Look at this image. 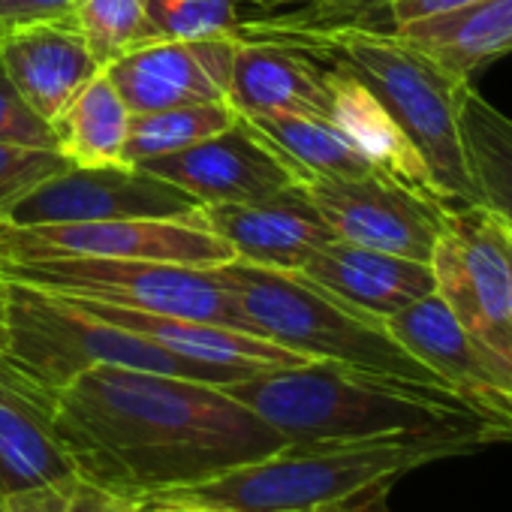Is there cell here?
Here are the masks:
<instances>
[{"label":"cell","mask_w":512,"mask_h":512,"mask_svg":"<svg viewBox=\"0 0 512 512\" xmlns=\"http://www.w3.org/2000/svg\"><path fill=\"white\" fill-rule=\"evenodd\" d=\"M49 416L79 473L142 503L287 446L223 386L118 365L49 395Z\"/></svg>","instance_id":"cell-1"},{"label":"cell","mask_w":512,"mask_h":512,"mask_svg":"<svg viewBox=\"0 0 512 512\" xmlns=\"http://www.w3.org/2000/svg\"><path fill=\"white\" fill-rule=\"evenodd\" d=\"M223 389L272 425L287 446H344L395 437L506 443L473 404L446 386L407 383L335 362L263 371Z\"/></svg>","instance_id":"cell-2"},{"label":"cell","mask_w":512,"mask_h":512,"mask_svg":"<svg viewBox=\"0 0 512 512\" xmlns=\"http://www.w3.org/2000/svg\"><path fill=\"white\" fill-rule=\"evenodd\" d=\"M476 449H482V443L470 437L284 446L266 458L151 500H187L223 512H362L377 509L407 473Z\"/></svg>","instance_id":"cell-3"},{"label":"cell","mask_w":512,"mask_h":512,"mask_svg":"<svg viewBox=\"0 0 512 512\" xmlns=\"http://www.w3.org/2000/svg\"><path fill=\"white\" fill-rule=\"evenodd\" d=\"M217 272L256 335L311 362H335L407 383L446 386L389 332L386 320L341 302L299 272L253 266L238 256L217 266Z\"/></svg>","instance_id":"cell-4"},{"label":"cell","mask_w":512,"mask_h":512,"mask_svg":"<svg viewBox=\"0 0 512 512\" xmlns=\"http://www.w3.org/2000/svg\"><path fill=\"white\" fill-rule=\"evenodd\" d=\"M323 43L392 112L425 157L446 202L452 208L479 205L461 142V106L473 82L410 46L395 31L350 25L332 31Z\"/></svg>","instance_id":"cell-5"},{"label":"cell","mask_w":512,"mask_h":512,"mask_svg":"<svg viewBox=\"0 0 512 512\" xmlns=\"http://www.w3.org/2000/svg\"><path fill=\"white\" fill-rule=\"evenodd\" d=\"M7 332L10 344L0 359L46 398L64 389L79 374L100 365L154 371L211 386L244 380L235 371L199 365L166 353L127 329L79 311L64 296L19 281H7Z\"/></svg>","instance_id":"cell-6"},{"label":"cell","mask_w":512,"mask_h":512,"mask_svg":"<svg viewBox=\"0 0 512 512\" xmlns=\"http://www.w3.org/2000/svg\"><path fill=\"white\" fill-rule=\"evenodd\" d=\"M0 278L58 296L253 332L217 266L202 269L106 256H0Z\"/></svg>","instance_id":"cell-7"},{"label":"cell","mask_w":512,"mask_h":512,"mask_svg":"<svg viewBox=\"0 0 512 512\" xmlns=\"http://www.w3.org/2000/svg\"><path fill=\"white\" fill-rule=\"evenodd\" d=\"M434 293L464 332L512 374L509 266L503 226L488 208H452L431 256Z\"/></svg>","instance_id":"cell-8"},{"label":"cell","mask_w":512,"mask_h":512,"mask_svg":"<svg viewBox=\"0 0 512 512\" xmlns=\"http://www.w3.org/2000/svg\"><path fill=\"white\" fill-rule=\"evenodd\" d=\"M0 256H106L211 269L235 260V250L205 220L130 217L28 229L0 226Z\"/></svg>","instance_id":"cell-9"},{"label":"cell","mask_w":512,"mask_h":512,"mask_svg":"<svg viewBox=\"0 0 512 512\" xmlns=\"http://www.w3.org/2000/svg\"><path fill=\"white\" fill-rule=\"evenodd\" d=\"M130 217H175L205 220L202 202L187 190L139 169L121 166H73L10 205L0 226L28 229L55 223H94V220H130Z\"/></svg>","instance_id":"cell-10"},{"label":"cell","mask_w":512,"mask_h":512,"mask_svg":"<svg viewBox=\"0 0 512 512\" xmlns=\"http://www.w3.org/2000/svg\"><path fill=\"white\" fill-rule=\"evenodd\" d=\"M305 190L338 241L431 263L452 205L383 175L308 178Z\"/></svg>","instance_id":"cell-11"},{"label":"cell","mask_w":512,"mask_h":512,"mask_svg":"<svg viewBox=\"0 0 512 512\" xmlns=\"http://www.w3.org/2000/svg\"><path fill=\"white\" fill-rule=\"evenodd\" d=\"M136 166L187 190L202 205L253 202L302 184L296 166L241 115L232 127L211 139Z\"/></svg>","instance_id":"cell-12"},{"label":"cell","mask_w":512,"mask_h":512,"mask_svg":"<svg viewBox=\"0 0 512 512\" xmlns=\"http://www.w3.org/2000/svg\"><path fill=\"white\" fill-rule=\"evenodd\" d=\"M389 332L512 443V374L491 359L437 293L386 320Z\"/></svg>","instance_id":"cell-13"},{"label":"cell","mask_w":512,"mask_h":512,"mask_svg":"<svg viewBox=\"0 0 512 512\" xmlns=\"http://www.w3.org/2000/svg\"><path fill=\"white\" fill-rule=\"evenodd\" d=\"M241 40H154L106 67V76L133 115L187 103L229 100Z\"/></svg>","instance_id":"cell-14"},{"label":"cell","mask_w":512,"mask_h":512,"mask_svg":"<svg viewBox=\"0 0 512 512\" xmlns=\"http://www.w3.org/2000/svg\"><path fill=\"white\" fill-rule=\"evenodd\" d=\"M202 217L238 260L278 272H299L323 244L335 241L305 184L253 202L202 205Z\"/></svg>","instance_id":"cell-15"},{"label":"cell","mask_w":512,"mask_h":512,"mask_svg":"<svg viewBox=\"0 0 512 512\" xmlns=\"http://www.w3.org/2000/svg\"><path fill=\"white\" fill-rule=\"evenodd\" d=\"M58 296V293H55ZM73 302L79 311L112 323L118 329H127L151 344H157L166 353H175L181 359L211 365V368H226L241 377H253L263 371H278V368H296L311 359L263 338L253 332L217 326V323H202V320H184V317H163V314H148V311H133V308H118V305H103L91 299H76L64 296Z\"/></svg>","instance_id":"cell-16"},{"label":"cell","mask_w":512,"mask_h":512,"mask_svg":"<svg viewBox=\"0 0 512 512\" xmlns=\"http://www.w3.org/2000/svg\"><path fill=\"white\" fill-rule=\"evenodd\" d=\"M0 64L22 100L52 127H58L79 91L106 70L91 55L73 16L0 34Z\"/></svg>","instance_id":"cell-17"},{"label":"cell","mask_w":512,"mask_h":512,"mask_svg":"<svg viewBox=\"0 0 512 512\" xmlns=\"http://www.w3.org/2000/svg\"><path fill=\"white\" fill-rule=\"evenodd\" d=\"M299 275L380 320H389L434 293L431 263L338 238L323 244L299 269Z\"/></svg>","instance_id":"cell-18"},{"label":"cell","mask_w":512,"mask_h":512,"mask_svg":"<svg viewBox=\"0 0 512 512\" xmlns=\"http://www.w3.org/2000/svg\"><path fill=\"white\" fill-rule=\"evenodd\" d=\"M329 121L350 139V145L389 181L416 190L422 196L446 202L425 157L380 103V97L344 64L326 70ZM449 205V202H446Z\"/></svg>","instance_id":"cell-19"},{"label":"cell","mask_w":512,"mask_h":512,"mask_svg":"<svg viewBox=\"0 0 512 512\" xmlns=\"http://www.w3.org/2000/svg\"><path fill=\"white\" fill-rule=\"evenodd\" d=\"M76 473L61 446L49 398L0 359V497Z\"/></svg>","instance_id":"cell-20"},{"label":"cell","mask_w":512,"mask_h":512,"mask_svg":"<svg viewBox=\"0 0 512 512\" xmlns=\"http://www.w3.org/2000/svg\"><path fill=\"white\" fill-rule=\"evenodd\" d=\"M229 103L238 115L290 112L329 118L326 70L293 49L241 43L235 52Z\"/></svg>","instance_id":"cell-21"},{"label":"cell","mask_w":512,"mask_h":512,"mask_svg":"<svg viewBox=\"0 0 512 512\" xmlns=\"http://www.w3.org/2000/svg\"><path fill=\"white\" fill-rule=\"evenodd\" d=\"M392 31L473 82V73L512 52V0H479Z\"/></svg>","instance_id":"cell-22"},{"label":"cell","mask_w":512,"mask_h":512,"mask_svg":"<svg viewBox=\"0 0 512 512\" xmlns=\"http://www.w3.org/2000/svg\"><path fill=\"white\" fill-rule=\"evenodd\" d=\"M461 142L479 208H488L512 235V118L473 85L461 106Z\"/></svg>","instance_id":"cell-23"},{"label":"cell","mask_w":512,"mask_h":512,"mask_svg":"<svg viewBox=\"0 0 512 512\" xmlns=\"http://www.w3.org/2000/svg\"><path fill=\"white\" fill-rule=\"evenodd\" d=\"M130 109L106 70H100L73 100L67 115L58 121L61 151L73 166H121L127 163V130Z\"/></svg>","instance_id":"cell-24"},{"label":"cell","mask_w":512,"mask_h":512,"mask_svg":"<svg viewBox=\"0 0 512 512\" xmlns=\"http://www.w3.org/2000/svg\"><path fill=\"white\" fill-rule=\"evenodd\" d=\"M241 118L260 130L296 166L302 184L308 178H359L377 172L329 118L290 115V112L241 115Z\"/></svg>","instance_id":"cell-25"},{"label":"cell","mask_w":512,"mask_h":512,"mask_svg":"<svg viewBox=\"0 0 512 512\" xmlns=\"http://www.w3.org/2000/svg\"><path fill=\"white\" fill-rule=\"evenodd\" d=\"M235 121H238V112L229 100L187 103V106H169L157 112L130 115L127 163H142L151 157L184 151L202 139L223 133Z\"/></svg>","instance_id":"cell-26"},{"label":"cell","mask_w":512,"mask_h":512,"mask_svg":"<svg viewBox=\"0 0 512 512\" xmlns=\"http://www.w3.org/2000/svg\"><path fill=\"white\" fill-rule=\"evenodd\" d=\"M73 22L103 67L145 43L160 40L148 13V0H79Z\"/></svg>","instance_id":"cell-27"},{"label":"cell","mask_w":512,"mask_h":512,"mask_svg":"<svg viewBox=\"0 0 512 512\" xmlns=\"http://www.w3.org/2000/svg\"><path fill=\"white\" fill-rule=\"evenodd\" d=\"M142 500L112 491L85 473H70L10 497H0V512H142Z\"/></svg>","instance_id":"cell-28"},{"label":"cell","mask_w":512,"mask_h":512,"mask_svg":"<svg viewBox=\"0 0 512 512\" xmlns=\"http://www.w3.org/2000/svg\"><path fill=\"white\" fill-rule=\"evenodd\" d=\"M160 40L235 37L241 28V0H148Z\"/></svg>","instance_id":"cell-29"},{"label":"cell","mask_w":512,"mask_h":512,"mask_svg":"<svg viewBox=\"0 0 512 512\" xmlns=\"http://www.w3.org/2000/svg\"><path fill=\"white\" fill-rule=\"evenodd\" d=\"M67 169H73V163L58 148H28L0 142V217L25 193Z\"/></svg>","instance_id":"cell-30"},{"label":"cell","mask_w":512,"mask_h":512,"mask_svg":"<svg viewBox=\"0 0 512 512\" xmlns=\"http://www.w3.org/2000/svg\"><path fill=\"white\" fill-rule=\"evenodd\" d=\"M0 142L28 145V148H58L61 151L58 130L22 100V94L10 82L4 64H0Z\"/></svg>","instance_id":"cell-31"},{"label":"cell","mask_w":512,"mask_h":512,"mask_svg":"<svg viewBox=\"0 0 512 512\" xmlns=\"http://www.w3.org/2000/svg\"><path fill=\"white\" fill-rule=\"evenodd\" d=\"M79 7V0H0V34L40 25L52 19H67Z\"/></svg>","instance_id":"cell-32"},{"label":"cell","mask_w":512,"mask_h":512,"mask_svg":"<svg viewBox=\"0 0 512 512\" xmlns=\"http://www.w3.org/2000/svg\"><path fill=\"white\" fill-rule=\"evenodd\" d=\"M467 4H479V0H392L386 7V16L392 22V28L410 25L416 19H428L455 7H467Z\"/></svg>","instance_id":"cell-33"},{"label":"cell","mask_w":512,"mask_h":512,"mask_svg":"<svg viewBox=\"0 0 512 512\" xmlns=\"http://www.w3.org/2000/svg\"><path fill=\"white\" fill-rule=\"evenodd\" d=\"M142 512H223V509L187 503V500H145Z\"/></svg>","instance_id":"cell-34"},{"label":"cell","mask_w":512,"mask_h":512,"mask_svg":"<svg viewBox=\"0 0 512 512\" xmlns=\"http://www.w3.org/2000/svg\"><path fill=\"white\" fill-rule=\"evenodd\" d=\"M10 332H7V281L0 278V356L7 353Z\"/></svg>","instance_id":"cell-35"},{"label":"cell","mask_w":512,"mask_h":512,"mask_svg":"<svg viewBox=\"0 0 512 512\" xmlns=\"http://www.w3.org/2000/svg\"><path fill=\"white\" fill-rule=\"evenodd\" d=\"M503 250H506V266H509V317H512V235L506 226H503Z\"/></svg>","instance_id":"cell-36"},{"label":"cell","mask_w":512,"mask_h":512,"mask_svg":"<svg viewBox=\"0 0 512 512\" xmlns=\"http://www.w3.org/2000/svg\"><path fill=\"white\" fill-rule=\"evenodd\" d=\"M392 0H347V7L353 10H365V13H374V10H386Z\"/></svg>","instance_id":"cell-37"},{"label":"cell","mask_w":512,"mask_h":512,"mask_svg":"<svg viewBox=\"0 0 512 512\" xmlns=\"http://www.w3.org/2000/svg\"><path fill=\"white\" fill-rule=\"evenodd\" d=\"M314 4H332V7H347V0H314Z\"/></svg>","instance_id":"cell-38"},{"label":"cell","mask_w":512,"mask_h":512,"mask_svg":"<svg viewBox=\"0 0 512 512\" xmlns=\"http://www.w3.org/2000/svg\"><path fill=\"white\" fill-rule=\"evenodd\" d=\"M362 512H377V509H362Z\"/></svg>","instance_id":"cell-39"}]
</instances>
